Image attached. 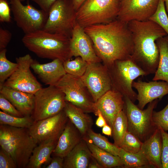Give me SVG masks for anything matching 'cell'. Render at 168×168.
<instances>
[{
    "label": "cell",
    "mask_w": 168,
    "mask_h": 168,
    "mask_svg": "<svg viewBox=\"0 0 168 168\" xmlns=\"http://www.w3.org/2000/svg\"><path fill=\"white\" fill-rule=\"evenodd\" d=\"M124 105L123 96L119 92L111 89L95 103V113L97 110H99L107 124L112 128L115 119L118 114L124 109Z\"/></svg>",
    "instance_id": "obj_17"
},
{
    "label": "cell",
    "mask_w": 168,
    "mask_h": 168,
    "mask_svg": "<svg viewBox=\"0 0 168 168\" xmlns=\"http://www.w3.org/2000/svg\"><path fill=\"white\" fill-rule=\"evenodd\" d=\"M76 22V11L71 0H58L50 7L43 30L71 37Z\"/></svg>",
    "instance_id": "obj_8"
},
{
    "label": "cell",
    "mask_w": 168,
    "mask_h": 168,
    "mask_svg": "<svg viewBox=\"0 0 168 168\" xmlns=\"http://www.w3.org/2000/svg\"><path fill=\"white\" fill-rule=\"evenodd\" d=\"M58 140L50 138L40 143L34 149L26 168H40L44 165L49 164Z\"/></svg>",
    "instance_id": "obj_24"
},
{
    "label": "cell",
    "mask_w": 168,
    "mask_h": 168,
    "mask_svg": "<svg viewBox=\"0 0 168 168\" xmlns=\"http://www.w3.org/2000/svg\"><path fill=\"white\" fill-rule=\"evenodd\" d=\"M159 52V60L153 81L161 80L168 83V36L156 41Z\"/></svg>",
    "instance_id": "obj_27"
},
{
    "label": "cell",
    "mask_w": 168,
    "mask_h": 168,
    "mask_svg": "<svg viewBox=\"0 0 168 168\" xmlns=\"http://www.w3.org/2000/svg\"><path fill=\"white\" fill-rule=\"evenodd\" d=\"M88 168H103L98 162L92 156Z\"/></svg>",
    "instance_id": "obj_47"
},
{
    "label": "cell",
    "mask_w": 168,
    "mask_h": 168,
    "mask_svg": "<svg viewBox=\"0 0 168 168\" xmlns=\"http://www.w3.org/2000/svg\"><path fill=\"white\" fill-rule=\"evenodd\" d=\"M95 115L98 116L96 122V124L97 126L101 128L107 124L105 119L99 110H97Z\"/></svg>",
    "instance_id": "obj_44"
},
{
    "label": "cell",
    "mask_w": 168,
    "mask_h": 168,
    "mask_svg": "<svg viewBox=\"0 0 168 168\" xmlns=\"http://www.w3.org/2000/svg\"><path fill=\"white\" fill-rule=\"evenodd\" d=\"M83 136L68 119L53 153L54 156L64 158L83 139Z\"/></svg>",
    "instance_id": "obj_20"
},
{
    "label": "cell",
    "mask_w": 168,
    "mask_h": 168,
    "mask_svg": "<svg viewBox=\"0 0 168 168\" xmlns=\"http://www.w3.org/2000/svg\"><path fill=\"white\" fill-rule=\"evenodd\" d=\"M83 139L86 142L92 156L103 168L123 167V164L119 156L113 155L99 148L86 136L83 137Z\"/></svg>",
    "instance_id": "obj_26"
},
{
    "label": "cell",
    "mask_w": 168,
    "mask_h": 168,
    "mask_svg": "<svg viewBox=\"0 0 168 168\" xmlns=\"http://www.w3.org/2000/svg\"><path fill=\"white\" fill-rule=\"evenodd\" d=\"M16 60L17 66L3 86L35 94L42 87L30 70L34 60L27 54L16 57Z\"/></svg>",
    "instance_id": "obj_12"
},
{
    "label": "cell",
    "mask_w": 168,
    "mask_h": 168,
    "mask_svg": "<svg viewBox=\"0 0 168 168\" xmlns=\"http://www.w3.org/2000/svg\"><path fill=\"white\" fill-rule=\"evenodd\" d=\"M120 0H86L76 12L77 22L83 28L108 23L117 19Z\"/></svg>",
    "instance_id": "obj_5"
},
{
    "label": "cell",
    "mask_w": 168,
    "mask_h": 168,
    "mask_svg": "<svg viewBox=\"0 0 168 168\" xmlns=\"http://www.w3.org/2000/svg\"><path fill=\"white\" fill-rule=\"evenodd\" d=\"M12 34L8 30L0 27V50L6 49L10 41Z\"/></svg>",
    "instance_id": "obj_41"
},
{
    "label": "cell",
    "mask_w": 168,
    "mask_h": 168,
    "mask_svg": "<svg viewBox=\"0 0 168 168\" xmlns=\"http://www.w3.org/2000/svg\"><path fill=\"white\" fill-rule=\"evenodd\" d=\"M159 0H121L117 19L128 23L149 20L156 9Z\"/></svg>",
    "instance_id": "obj_15"
},
{
    "label": "cell",
    "mask_w": 168,
    "mask_h": 168,
    "mask_svg": "<svg viewBox=\"0 0 168 168\" xmlns=\"http://www.w3.org/2000/svg\"><path fill=\"white\" fill-rule=\"evenodd\" d=\"M164 2L166 9L168 14V0H163Z\"/></svg>",
    "instance_id": "obj_48"
},
{
    "label": "cell",
    "mask_w": 168,
    "mask_h": 168,
    "mask_svg": "<svg viewBox=\"0 0 168 168\" xmlns=\"http://www.w3.org/2000/svg\"><path fill=\"white\" fill-rule=\"evenodd\" d=\"M0 108L3 112L11 115L24 116L2 95L0 93Z\"/></svg>",
    "instance_id": "obj_37"
},
{
    "label": "cell",
    "mask_w": 168,
    "mask_h": 168,
    "mask_svg": "<svg viewBox=\"0 0 168 168\" xmlns=\"http://www.w3.org/2000/svg\"><path fill=\"white\" fill-rule=\"evenodd\" d=\"M80 78L95 103L112 89L108 68L100 62L88 63L85 73Z\"/></svg>",
    "instance_id": "obj_13"
},
{
    "label": "cell",
    "mask_w": 168,
    "mask_h": 168,
    "mask_svg": "<svg viewBox=\"0 0 168 168\" xmlns=\"http://www.w3.org/2000/svg\"><path fill=\"white\" fill-rule=\"evenodd\" d=\"M152 122L156 128H161L165 131H168V103L161 110L153 111L152 117Z\"/></svg>",
    "instance_id": "obj_36"
},
{
    "label": "cell",
    "mask_w": 168,
    "mask_h": 168,
    "mask_svg": "<svg viewBox=\"0 0 168 168\" xmlns=\"http://www.w3.org/2000/svg\"><path fill=\"white\" fill-rule=\"evenodd\" d=\"M92 157L83 139L64 158L63 168H88Z\"/></svg>",
    "instance_id": "obj_23"
},
{
    "label": "cell",
    "mask_w": 168,
    "mask_h": 168,
    "mask_svg": "<svg viewBox=\"0 0 168 168\" xmlns=\"http://www.w3.org/2000/svg\"><path fill=\"white\" fill-rule=\"evenodd\" d=\"M110 77L112 89L120 93L133 102L137 100V94L133 89L134 80L146 73L131 59L117 60L108 68Z\"/></svg>",
    "instance_id": "obj_6"
},
{
    "label": "cell",
    "mask_w": 168,
    "mask_h": 168,
    "mask_svg": "<svg viewBox=\"0 0 168 168\" xmlns=\"http://www.w3.org/2000/svg\"><path fill=\"white\" fill-rule=\"evenodd\" d=\"M70 49L72 57H80L88 63L102 62L95 51L90 38L77 22L72 30Z\"/></svg>",
    "instance_id": "obj_16"
},
{
    "label": "cell",
    "mask_w": 168,
    "mask_h": 168,
    "mask_svg": "<svg viewBox=\"0 0 168 168\" xmlns=\"http://www.w3.org/2000/svg\"><path fill=\"white\" fill-rule=\"evenodd\" d=\"M162 137L160 129L156 128L152 134L143 142L141 151L150 166L156 168H162L161 155Z\"/></svg>",
    "instance_id": "obj_22"
},
{
    "label": "cell",
    "mask_w": 168,
    "mask_h": 168,
    "mask_svg": "<svg viewBox=\"0 0 168 168\" xmlns=\"http://www.w3.org/2000/svg\"><path fill=\"white\" fill-rule=\"evenodd\" d=\"M20 0L21 2H22L24 1L25 0Z\"/></svg>",
    "instance_id": "obj_49"
},
{
    "label": "cell",
    "mask_w": 168,
    "mask_h": 168,
    "mask_svg": "<svg viewBox=\"0 0 168 168\" xmlns=\"http://www.w3.org/2000/svg\"><path fill=\"white\" fill-rule=\"evenodd\" d=\"M68 120L63 110L53 116L34 122L28 130L37 143L50 138L58 140Z\"/></svg>",
    "instance_id": "obj_14"
},
{
    "label": "cell",
    "mask_w": 168,
    "mask_h": 168,
    "mask_svg": "<svg viewBox=\"0 0 168 168\" xmlns=\"http://www.w3.org/2000/svg\"><path fill=\"white\" fill-rule=\"evenodd\" d=\"M149 20L160 26L168 36V16L163 0H159L156 10Z\"/></svg>",
    "instance_id": "obj_35"
},
{
    "label": "cell",
    "mask_w": 168,
    "mask_h": 168,
    "mask_svg": "<svg viewBox=\"0 0 168 168\" xmlns=\"http://www.w3.org/2000/svg\"><path fill=\"white\" fill-rule=\"evenodd\" d=\"M63 63L58 59L44 64H40L34 60L31 68L42 82L46 85L54 86L67 73Z\"/></svg>",
    "instance_id": "obj_19"
},
{
    "label": "cell",
    "mask_w": 168,
    "mask_h": 168,
    "mask_svg": "<svg viewBox=\"0 0 168 168\" xmlns=\"http://www.w3.org/2000/svg\"><path fill=\"white\" fill-rule=\"evenodd\" d=\"M10 9L7 0H0V21L2 22L11 21Z\"/></svg>",
    "instance_id": "obj_40"
},
{
    "label": "cell",
    "mask_w": 168,
    "mask_h": 168,
    "mask_svg": "<svg viewBox=\"0 0 168 168\" xmlns=\"http://www.w3.org/2000/svg\"></svg>",
    "instance_id": "obj_50"
},
{
    "label": "cell",
    "mask_w": 168,
    "mask_h": 168,
    "mask_svg": "<svg viewBox=\"0 0 168 168\" xmlns=\"http://www.w3.org/2000/svg\"><path fill=\"white\" fill-rule=\"evenodd\" d=\"M114 144L120 147L122 139L128 130V122L125 110L123 109L118 114L112 127Z\"/></svg>",
    "instance_id": "obj_29"
},
{
    "label": "cell",
    "mask_w": 168,
    "mask_h": 168,
    "mask_svg": "<svg viewBox=\"0 0 168 168\" xmlns=\"http://www.w3.org/2000/svg\"><path fill=\"white\" fill-rule=\"evenodd\" d=\"M102 133L107 136H111L112 134V128L110 126L106 124L102 127Z\"/></svg>",
    "instance_id": "obj_46"
},
{
    "label": "cell",
    "mask_w": 168,
    "mask_h": 168,
    "mask_svg": "<svg viewBox=\"0 0 168 168\" xmlns=\"http://www.w3.org/2000/svg\"><path fill=\"white\" fill-rule=\"evenodd\" d=\"M54 86L65 94L66 101L86 113H95V102L80 77L66 73Z\"/></svg>",
    "instance_id": "obj_9"
},
{
    "label": "cell",
    "mask_w": 168,
    "mask_h": 168,
    "mask_svg": "<svg viewBox=\"0 0 168 168\" xmlns=\"http://www.w3.org/2000/svg\"><path fill=\"white\" fill-rule=\"evenodd\" d=\"M34 95L31 115L34 122L53 116L63 110L66 103L65 94L55 86L42 88Z\"/></svg>",
    "instance_id": "obj_10"
},
{
    "label": "cell",
    "mask_w": 168,
    "mask_h": 168,
    "mask_svg": "<svg viewBox=\"0 0 168 168\" xmlns=\"http://www.w3.org/2000/svg\"><path fill=\"white\" fill-rule=\"evenodd\" d=\"M160 129L162 142L161 155L162 168H168V133L162 129Z\"/></svg>",
    "instance_id": "obj_38"
},
{
    "label": "cell",
    "mask_w": 168,
    "mask_h": 168,
    "mask_svg": "<svg viewBox=\"0 0 168 168\" xmlns=\"http://www.w3.org/2000/svg\"><path fill=\"white\" fill-rule=\"evenodd\" d=\"M18 168L15 161L12 156L3 149L0 150V168Z\"/></svg>",
    "instance_id": "obj_39"
},
{
    "label": "cell",
    "mask_w": 168,
    "mask_h": 168,
    "mask_svg": "<svg viewBox=\"0 0 168 168\" xmlns=\"http://www.w3.org/2000/svg\"><path fill=\"white\" fill-rule=\"evenodd\" d=\"M133 44L131 59L147 74L155 73L159 63V52L156 43L159 38L167 35L158 25L148 20L128 23Z\"/></svg>",
    "instance_id": "obj_2"
},
{
    "label": "cell",
    "mask_w": 168,
    "mask_h": 168,
    "mask_svg": "<svg viewBox=\"0 0 168 168\" xmlns=\"http://www.w3.org/2000/svg\"><path fill=\"white\" fill-rule=\"evenodd\" d=\"M73 7L76 12L86 0H71Z\"/></svg>",
    "instance_id": "obj_45"
},
{
    "label": "cell",
    "mask_w": 168,
    "mask_h": 168,
    "mask_svg": "<svg viewBox=\"0 0 168 168\" xmlns=\"http://www.w3.org/2000/svg\"><path fill=\"white\" fill-rule=\"evenodd\" d=\"M34 121L31 116L19 117L10 115L0 111V124L12 127L29 128Z\"/></svg>",
    "instance_id": "obj_31"
},
{
    "label": "cell",
    "mask_w": 168,
    "mask_h": 168,
    "mask_svg": "<svg viewBox=\"0 0 168 168\" xmlns=\"http://www.w3.org/2000/svg\"><path fill=\"white\" fill-rule=\"evenodd\" d=\"M97 56L108 68L117 60L130 59L133 44L128 23L117 18L84 28Z\"/></svg>",
    "instance_id": "obj_1"
},
{
    "label": "cell",
    "mask_w": 168,
    "mask_h": 168,
    "mask_svg": "<svg viewBox=\"0 0 168 168\" xmlns=\"http://www.w3.org/2000/svg\"><path fill=\"white\" fill-rule=\"evenodd\" d=\"M36 3L41 9L49 13L52 5L58 0H30Z\"/></svg>",
    "instance_id": "obj_42"
},
{
    "label": "cell",
    "mask_w": 168,
    "mask_h": 168,
    "mask_svg": "<svg viewBox=\"0 0 168 168\" xmlns=\"http://www.w3.org/2000/svg\"><path fill=\"white\" fill-rule=\"evenodd\" d=\"M71 37L50 33L43 30L25 34L22 39L25 46L38 57L63 62L72 58L70 49Z\"/></svg>",
    "instance_id": "obj_3"
},
{
    "label": "cell",
    "mask_w": 168,
    "mask_h": 168,
    "mask_svg": "<svg viewBox=\"0 0 168 168\" xmlns=\"http://www.w3.org/2000/svg\"><path fill=\"white\" fill-rule=\"evenodd\" d=\"M37 144L28 128L0 124L1 148L12 156L18 168L26 167Z\"/></svg>",
    "instance_id": "obj_4"
},
{
    "label": "cell",
    "mask_w": 168,
    "mask_h": 168,
    "mask_svg": "<svg viewBox=\"0 0 168 168\" xmlns=\"http://www.w3.org/2000/svg\"><path fill=\"white\" fill-rule=\"evenodd\" d=\"M143 142L132 133L127 131L119 147L131 153L141 151Z\"/></svg>",
    "instance_id": "obj_34"
},
{
    "label": "cell",
    "mask_w": 168,
    "mask_h": 168,
    "mask_svg": "<svg viewBox=\"0 0 168 168\" xmlns=\"http://www.w3.org/2000/svg\"><path fill=\"white\" fill-rule=\"evenodd\" d=\"M0 93L9 100L24 116H31L35 106V95L3 86Z\"/></svg>",
    "instance_id": "obj_21"
},
{
    "label": "cell",
    "mask_w": 168,
    "mask_h": 168,
    "mask_svg": "<svg viewBox=\"0 0 168 168\" xmlns=\"http://www.w3.org/2000/svg\"><path fill=\"white\" fill-rule=\"evenodd\" d=\"M118 156L124 168H139L151 166L141 151L137 153H131L120 148Z\"/></svg>",
    "instance_id": "obj_28"
},
{
    "label": "cell",
    "mask_w": 168,
    "mask_h": 168,
    "mask_svg": "<svg viewBox=\"0 0 168 168\" xmlns=\"http://www.w3.org/2000/svg\"><path fill=\"white\" fill-rule=\"evenodd\" d=\"M85 136L99 148L118 156L120 147L110 142L106 138L100 134L95 132L91 128L88 131Z\"/></svg>",
    "instance_id": "obj_30"
},
{
    "label": "cell",
    "mask_w": 168,
    "mask_h": 168,
    "mask_svg": "<svg viewBox=\"0 0 168 168\" xmlns=\"http://www.w3.org/2000/svg\"><path fill=\"white\" fill-rule=\"evenodd\" d=\"M9 4L16 25L25 34L43 30L49 13L37 9L29 3L23 5L20 0H10Z\"/></svg>",
    "instance_id": "obj_11"
},
{
    "label": "cell",
    "mask_w": 168,
    "mask_h": 168,
    "mask_svg": "<svg viewBox=\"0 0 168 168\" xmlns=\"http://www.w3.org/2000/svg\"><path fill=\"white\" fill-rule=\"evenodd\" d=\"M124 98L128 119V131L143 142L156 128L153 125L152 117L158 100H154L149 103L146 109L141 110L128 97H124Z\"/></svg>",
    "instance_id": "obj_7"
},
{
    "label": "cell",
    "mask_w": 168,
    "mask_h": 168,
    "mask_svg": "<svg viewBox=\"0 0 168 168\" xmlns=\"http://www.w3.org/2000/svg\"><path fill=\"white\" fill-rule=\"evenodd\" d=\"M88 63L80 57H76L73 60H68L63 63L67 73L80 77L85 73Z\"/></svg>",
    "instance_id": "obj_33"
},
{
    "label": "cell",
    "mask_w": 168,
    "mask_h": 168,
    "mask_svg": "<svg viewBox=\"0 0 168 168\" xmlns=\"http://www.w3.org/2000/svg\"><path fill=\"white\" fill-rule=\"evenodd\" d=\"M64 158L55 156L45 168H63Z\"/></svg>",
    "instance_id": "obj_43"
},
{
    "label": "cell",
    "mask_w": 168,
    "mask_h": 168,
    "mask_svg": "<svg viewBox=\"0 0 168 168\" xmlns=\"http://www.w3.org/2000/svg\"><path fill=\"white\" fill-rule=\"evenodd\" d=\"M63 110L68 119L80 132L83 137L91 128L93 121L91 117L80 108L66 101Z\"/></svg>",
    "instance_id": "obj_25"
},
{
    "label": "cell",
    "mask_w": 168,
    "mask_h": 168,
    "mask_svg": "<svg viewBox=\"0 0 168 168\" xmlns=\"http://www.w3.org/2000/svg\"><path fill=\"white\" fill-rule=\"evenodd\" d=\"M132 87L137 91V106L143 110L145 105L156 99H161L168 94V83L157 81L146 82L138 80L133 82Z\"/></svg>",
    "instance_id": "obj_18"
},
{
    "label": "cell",
    "mask_w": 168,
    "mask_h": 168,
    "mask_svg": "<svg viewBox=\"0 0 168 168\" xmlns=\"http://www.w3.org/2000/svg\"><path fill=\"white\" fill-rule=\"evenodd\" d=\"M6 49L0 50V88L5 81L16 69L17 63H13L7 58Z\"/></svg>",
    "instance_id": "obj_32"
}]
</instances>
